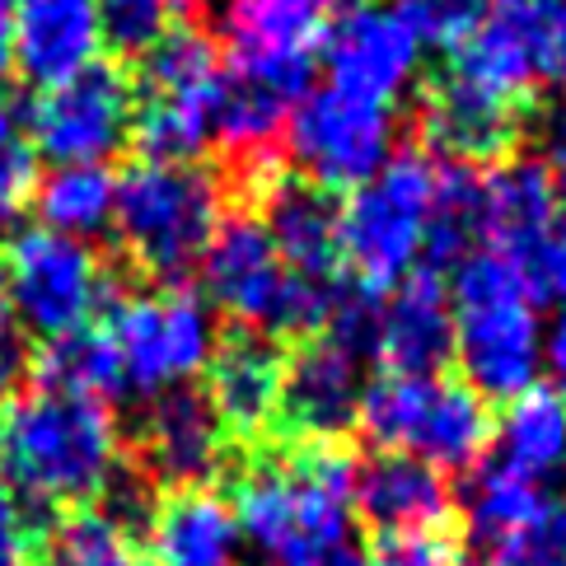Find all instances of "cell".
<instances>
[{
  "instance_id": "5b68a950",
  "label": "cell",
  "mask_w": 566,
  "mask_h": 566,
  "mask_svg": "<svg viewBox=\"0 0 566 566\" xmlns=\"http://www.w3.org/2000/svg\"><path fill=\"white\" fill-rule=\"evenodd\" d=\"M226 216L220 184L197 165L140 159L117 178L113 234L140 272L159 281L188 276Z\"/></svg>"
},
{
  "instance_id": "74e56055",
  "label": "cell",
  "mask_w": 566,
  "mask_h": 566,
  "mask_svg": "<svg viewBox=\"0 0 566 566\" xmlns=\"http://www.w3.org/2000/svg\"><path fill=\"white\" fill-rule=\"evenodd\" d=\"M24 342L14 333V314H10V300H6V272H0V394L14 389V379L24 375Z\"/></svg>"
},
{
  "instance_id": "5bb4252c",
  "label": "cell",
  "mask_w": 566,
  "mask_h": 566,
  "mask_svg": "<svg viewBox=\"0 0 566 566\" xmlns=\"http://www.w3.org/2000/svg\"><path fill=\"white\" fill-rule=\"evenodd\" d=\"M366 389V356L328 333H314L281 366L272 427H281V436L295 444H337L360 421Z\"/></svg>"
},
{
  "instance_id": "7bdbcfd3",
  "label": "cell",
  "mask_w": 566,
  "mask_h": 566,
  "mask_svg": "<svg viewBox=\"0 0 566 566\" xmlns=\"http://www.w3.org/2000/svg\"><path fill=\"white\" fill-rule=\"evenodd\" d=\"M0 71H10V0H0Z\"/></svg>"
},
{
  "instance_id": "30bf717a",
  "label": "cell",
  "mask_w": 566,
  "mask_h": 566,
  "mask_svg": "<svg viewBox=\"0 0 566 566\" xmlns=\"http://www.w3.org/2000/svg\"><path fill=\"white\" fill-rule=\"evenodd\" d=\"M0 272H6V300L14 323H24L43 342L90 328L113 291L104 258L85 239L56 234L43 226L10 239Z\"/></svg>"
},
{
  "instance_id": "f1b7e54d",
  "label": "cell",
  "mask_w": 566,
  "mask_h": 566,
  "mask_svg": "<svg viewBox=\"0 0 566 566\" xmlns=\"http://www.w3.org/2000/svg\"><path fill=\"white\" fill-rule=\"evenodd\" d=\"M33 379L43 389H62V394H85V398H113L123 394V375H117V356L108 347L104 328H80L56 342H43V356L33 366Z\"/></svg>"
},
{
  "instance_id": "9a60e30c",
  "label": "cell",
  "mask_w": 566,
  "mask_h": 566,
  "mask_svg": "<svg viewBox=\"0 0 566 566\" xmlns=\"http://www.w3.org/2000/svg\"><path fill=\"white\" fill-rule=\"evenodd\" d=\"M323 33V0H220V62L230 71L310 85Z\"/></svg>"
},
{
  "instance_id": "ab89813d",
  "label": "cell",
  "mask_w": 566,
  "mask_h": 566,
  "mask_svg": "<svg viewBox=\"0 0 566 566\" xmlns=\"http://www.w3.org/2000/svg\"><path fill=\"white\" fill-rule=\"evenodd\" d=\"M548 174L557 184V197L566 201V104L553 113V123H548Z\"/></svg>"
},
{
  "instance_id": "4dcf8cb0",
  "label": "cell",
  "mask_w": 566,
  "mask_h": 566,
  "mask_svg": "<svg viewBox=\"0 0 566 566\" xmlns=\"http://www.w3.org/2000/svg\"><path fill=\"white\" fill-rule=\"evenodd\" d=\"M192 0H98V24H104V43L117 52H146L159 33L188 14Z\"/></svg>"
},
{
  "instance_id": "f35d334b",
  "label": "cell",
  "mask_w": 566,
  "mask_h": 566,
  "mask_svg": "<svg viewBox=\"0 0 566 566\" xmlns=\"http://www.w3.org/2000/svg\"><path fill=\"white\" fill-rule=\"evenodd\" d=\"M543 375L553 379V394L566 398V305L557 310L553 328L543 333Z\"/></svg>"
},
{
  "instance_id": "b9f144b4",
  "label": "cell",
  "mask_w": 566,
  "mask_h": 566,
  "mask_svg": "<svg viewBox=\"0 0 566 566\" xmlns=\"http://www.w3.org/2000/svg\"><path fill=\"white\" fill-rule=\"evenodd\" d=\"M19 150H29V146H24V123H19L10 94L0 90V159H10V155H19Z\"/></svg>"
},
{
  "instance_id": "1f68e13d",
  "label": "cell",
  "mask_w": 566,
  "mask_h": 566,
  "mask_svg": "<svg viewBox=\"0 0 566 566\" xmlns=\"http://www.w3.org/2000/svg\"><path fill=\"white\" fill-rule=\"evenodd\" d=\"M496 0H398V14L412 24L421 48H459Z\"/></svg>"
},
{
  "instance_id": "ffe728a7",
  "label": "cell",
  "mask_w": 566,
  "mask_h": 566,
  "mask_svg": "<svg viewBox=\"0 0 566 566\" xmlns=\"http://www.w3.org/2000/svg\"><path fill=\"white\" fill-rule=\"evenodd\" d=\"M226 427L197 389L159 394L140 417V454L165 488H207L226 463Z\"/></svg>"
},
{
  "instance_id": "3957f363",
  "label": "cell",
  "mask_w": 566,
  "mask_h": 566,
  "mask_svg": "<svg viewBox=\"0 0 566 566\" xmlns=\"http://www.w3.org/2000/svg\"><path fill=\"white\" fill-rule=\"evenodd\" d=\"M454 366L482 402H511L538 389L543 318L520 272L496 249H473L454 262Z\"/></svg>"
},
{
  "instance_id": "d6986e66",
  "label": "cell",
  "mask_w": 566,
  "mask_h": 566,
  "mask_svg": "<svg viewBox=\"0 0 566 566\" xmlns=\"http://www.w3.org/2000/svg\"><path fill=\"white\" fill-rule=\"evenodd\" d=\"M524 127V113L511 98L463 80L459 71H444L427 90L421 104V136L431 140V150L450 155L454 165H492L515 150Z\"/></svg>"
},
{
  "instance_id": "f6af8a7d",
  "label": "cell",
  "mask_w": 566,
  "mask_h": 566,
  "mask_svg": "<svg viewBox=\"0 0 566 566\" xmlns=\"http://www.w3.org/2000/svg\"><path fill=\"white\" fill-rule=\"evenodd\" d=\"M0 469H6V412H0Z\"/></svg>"
},
{
  "instance_id": "603a6c76",
  "label": "cell",
  "mask_w": 566,
  "mask_h": 566,
  "mask_svg": "<svg viewBox=\"0 0 566 566\" xmlns=\"http://www.w3.org/2000/svg\"><path fill=\"white\" fill-rule=\"evenodd\" d=\"M281 366L286 356L272 337L239 328L234 337H220L207 360V402L220 417L226 436L258 440L276 421L281 398Z\"/></svg>"
},
{
  "instance_id": "e575fe53",
  "label": "cell",
  "mask_w": 566,
  "mask_h": 566,
  "mask_svg": "<svg viewBox=\"0 0 566 566\" xmlns=\"http://www.w3.org/2000/svg\"><path fill=\"white\" fill-rule=\"evenodd\" d=\"M370 566H459V548H454V538H444L440 530L436 534H394L375 548Z\"/></svg>"
},
{
  "instance_id": "484cf974",
  "label": "cell",
  "mask_w": 566,
  "mask_h": 566,
  "mask_svg": "<svg viewBox=\"0 0 566 566\" xmlns=\"http://www.w3.org/2000/svg\"><path fill=\"white\" fill-rule=\"evenodd\" d=\"M29 197L43 230L90 239L98 230H113L117 178L104 165H52L43 178H33Z\"/></svg>"
},
{
  "instance_id": "d6a6232c",
  "label": "cell",
  "mask_w": 566,
  "mask_h": 566,
  "mask_svg": "<svg viewBox=\"0 0 566 566\" xmlns=\"http://www.w3.org/2000/svg\"><path fill=\"white\" fill-rule=\"evenodd\" d=\"M505 262L520 272L534 305H566V220L543 239H534V244H524L520 253H511Z\"/></svg>"
},
{
  "instance_id": "2e32d148",
  "label": "cell",
  "mask_w": 566,
  "mask_h": 566,
  "mask_svg": "<svg viewBox=\"0 0 566 566\" xmlns=\"http://www.w3.org/2000/svg\"><path fill=\"white\" fill-rule=\"evenodd\" d=\"M323 62H328L333 90L370 98L389 108L394 98L412 85L421 66V38L412 24L384 6H356L337 19V29L323 33Z\"/></svg>"
},
{
  "instance_id": "4316f807",
  "label": "cell",
  "mask_w": 566,
  "mask_h": 566,
  "mask_svg": "<svg viewBox=\"0 0 566 566\" xmlns=\"http://www.w3.org/2000/svg\"><path fill=\"white\" fill-rule=\"evenodd\" d=\"M548 505L553 501L538 482L501 469V463H488V469L473 473L469 492H463V520H469V534L482 543V548L501 553L505 543L530 530Z\"/></svg>"
},
{
  "instance_id": "d4e9b609",
  "label": "cell",
  "mask_w": 566,
  "mask_h": 566,
  "mask_svg": "<svg viewBox=\"0 0 566 566\" xmlns=\"http://www.w3.org/2000/svg\"><path fill=\"white\" fill-rule=\"evenodd\" d=\"M496 463L530 482H548L566 473V398L553 389H530L505 402L501 421H492Z\"/></svg>"
},
{
  "instance_id": "ee69618b",
  "label": "cell",
  "mask_w": 566,
  "mask_h": 566,
  "mask_svg": "<svg viewBox=\"0 0 566 566\" xmlns=\"http://www.w3.org/2000/svg\"><path fill=\"white\" fill-rule=\"evenodd\" d=\"M337 6V10H356V6H366V0H323V10Z\"/></svg>"
},
{
  "instance_id": "836d02e7",
  "label": "cell",
  "mask_w": 566,
  "mask_h": 566,
  "mask_svg": "<svg viewBox=\"0 0 566 566\" xmlns=\"http://www.w3.org/2000/svg\"><path fill=\"white\" fill-rule=\"evenodd\" d=\"M496 566H566V505H548L530 530L496 553Z\"/></svg>"
},
{
  "instance_id": "52a82bcc",
  "label": "cell",
  "mask_w": 566,
  "mask_h": 566,
  "mask_svg": "<svg viewBox=\"0 0 566 566\" xmlns=\"http://www.w3.org/2000/svg\"><path fill=\"white\" fill-rule=\"evenodd\" d=\"M360 431L384 454H412L431 469H478L492 444V412L463 379L450 375H384L360 402Z\"/></svg>"
},
{
  "instance_id": "ba28073f",
  "label": "cell",
  "mask_w": 566,
  "mask_h": 566,
  "mask_svg": "<svg viewBox=\"0 0 566 566\" xmlns=\"http://www.w3.org/2000/svg\"><path fill=\"white\" fill-rule=\"evenodd\" d=\"M436 197V165L421 150H402L375 178L352 188L342 207V262L356 286L389 295L417 272L427 253V220Z\"/></svg>"
},
{
  "instance_id": "7402d4cb",
  "label": "cell",
  "mask_w": 566,
  "mask_h": 566,
  "mask_svg": "<svg viewBox=\"0 0 566 566\" xmlns=\"http://www.w3.org/2000/svg\"><path fill=\"white\" fill-rule=\"evenodd\" d=\"M375 360L389 375H440L454 360V310L440 272H412L384 295Z\"/></svg>"
},
{
  "instance_id": "277c9868",
  "label": "cell",
  "mask_w": 566,
  "mask_h": 566,
  "mask_svg": "<svg viewBox=\"0 0 566 566\" xmlns=\"http://www.w3.org/2000/svg\"><path fill=\"white\" fill-rule=\"evenodd\" d=\"M201 281H207V305L230 314L239 328L262 337H314L328 328L337 305V276H310L286 268L276 253L268 226L253 211L220 216L207 253H201Z\"/></svg>"
},
{
  "instance_id": "83f0119b",
  "label": "cell",
  "mask_w": 566,
  "mask_h": 566,
  "mask_svg": "<svg viewBox=\"0 0 566 566\" xmlns=\"http://www.w3.org/2000/svg\"><path fill=\"white\" fill-rule=\"evenodd\" d=\"M473 249H482V169L473 165H440L436 197L427 220V272L454 268Z\"/></svg>"
},
{
  "instance_id": "44dd1931",
  "label": "cell",
  "mask_w": 566,
  "mask_h": 566,
  "mask_svg": "<svg viewBox=\"0 0 566 566\" xmlns=\"http://www.w3.org/2000/svg\"><path fill=\"white\" fill-rule=\"evenodd\" d=\"M352 511L375 534H436L454 515V488L440 469L412 454H375L352 478Z\"/></svg>"
},
{
  "instance_id": "d590c367",
  "label": "cell",
  "mask_w": 566,
  "mask_h": 566,
  "mask_svg": "<svg viewBox=\"0 0 566 566\" xmlns=\"http://www.w3.org/2000/svg\"><path fill=\"white\" fill-rule=\"evenodd\" d=\"M38 548L33 515L10 488H0V566H29Z\"/></svg>"
},
{
  "instance_id": "8992f818",
  "label": "cell",
  "mask_w": 566,
  "mask_h": 566,
  "mask_svg": "<svg viewBox=\"0 0 566 566\" xmlns=\"http://www.w3.org/2000/svg\"><path fill=\"white\" fill-rule=\"evenodd\" d=\"M220 48L216 38L178 19L155 43L140 52L136 85V117L132 136L146 159L165 165H192V155L216 136V98H220Z\"/></svg>"
},
{
  "instance_id": "8fae6325",
  "label": "cell",
  "mask_w": 566,
  "mask_h": 566,
  "mask_svg": "<svg viewBox=\"0 0 566 566\" xmlns=\"http://www.w3.org/2000/svg\"><path fill=\"white\" fill-rule=\"evenodd\" d=\"M450 71L511 104L538 85H566V0H496L454 48Z\"/></svg>"
},
{
  "instance_id": "6da1fadb",
  "label": "cell",
  "mask_w": 566,
  "mask_h": 566,
  "mask_svg": "<svg viewBox=\"0 0 566 566\" xmlns=\"http://www.w3.org/2000/svg\"><path fill=\"white\" fill-rule=\"evenodd\" d=\"M352 478L356 463L337 444H295L286 454L253 459L230 501L239 538H249L268 566H291L356 538Z\"/></svg>"
},
{
  "instance_id": "cb8c5ba5",
  "label": "cell",
  "mask_w": 566,
  "mask_h": 566,
  "mask_svg": "<svg viewBox=\"0 0 566 566\" xmlns=\"http://www.w3.org/2000/svg\"><path fill=\"white\" fill-rule=\"evenodd\" d=\"M146 524L155 566H234L244 543L234 505L211 488H169Z\"/></svg>"
},
{
  "instance_id": "7a4b0ae2",
  "label": "cell",
  "mask_w": 566,
  "mask_h": 566,
  "mask_svg": "<svg viewBox=\"0 0 566 566\" xmlns=\"http://www.w3.org/2000/svg\"><path fill=\"white\" fill-rule=\"evenodd\" d=\"M6 473L19 496L90 505L123 473V431L104 398L38 389L6 417Z\"/></svg>"
},
{
  "instance_id": "60d3db41",
  "label": "cell",
  "mask_w": 566,
  "mask_h": 566,
  "mask_svg": "<svg viewBox=\"0 0 566 566\" xmlns=\"http://www.w3.org/2000/svg\"><path fill=\"white\" fill-rule=\"evenodd\" d=\"M291 566H370V557H366V548H360L356 538H347V543H333V548H323V553L300 557Z\"/></svg>"
},
{
  "instance_id": "9c48e42d",
  "label": "cell",
  "mask_w": 566,
  "mask_h": 566,
  "mask_svg": "<svg viewBox=\"0 0 566 566\" xmlns=\"http://www.w3.org/2000/svg\"><path fill=\"white\" fill-rule=\"evenodd\" d=\"M104 337L117 356L123 389L140 398H159L207 370L216 352V314L201 295L184 286L136 291L108 310Z\"/></svg>"
},
{
  "instance_id": "4fadbf2b",
  "label": "cell",
  "mask_w": 566,
  "mask_h": 566,
  "mask_svg": "<svg viewBox=\"0 0 566 566\" xmlns=\"http://www.w3.org/2000/svg\"><path fill=\"white\" fill-rule=\"evenodd\" d=\"M136 117V85L123 66L94 62L33 98L29 108V150L48 165H104L123 150Z\"/></svg>"
},
{
  "instance_id": "f546056e",
  "label": "cell",
  "mask_w": 566,
  "mask_h": 566,
  "mask_svg": "<svg viewBox=\"0 0 566 566\" xmlns=\"http://www.w3.org/2000/svg\"><path fill=\"white\" fill-rule=\"evenodd\" d=\"M48 566H146V553L117 511L75 505L48 538Z\"/></svg>"
},
{
  "instance_id": "7c38bea8",
  "label": "cell",
  "mask_w": 566,
  "mask_h": 566,
  "mask_svg": "<svg viewBox=\"0 0 566 566\" xmlns=\"http://www.w3.org/2000/svg\"><path fill=\"white\" fill-rule=\"evenodd\" d=\"M394 108L342 90H310L286 123V150L323 192H352L394 159Z\"/></svg>"
},
{
  "instance_id": "e0dca14e",
  "label": "cell",
  "mask_w": 566,
  "mask_h": 566,
  "mask_svg": "<svg viewBox=\"0 0 566 566\" xmlns=\"http://www.w3.org/2000/svg\"><path fill=\"white\" fill-rule=\"evenodd\" d=\"M249 184L258 192V220L268 226L286 268L310 276H337L342 262V207L333 192L314 188L310 178L281 174L272 159H253Z\"/></svg>"
},
{
  "instance_id": "ac0fdd59",
  "label": "cell",
  "mask_w": 566,
  "mask_h": 566,
  "mask_svg": "<svg viewBox=\"0 0 566 566\" xmlns=\"http://www.w3.org/2000/svg\"><path fill=\"white\" fill-rule=\"evenodd\" d=\"M98 48H104L98 0H14L10 66L33 90H52L94 66Z\"/></svg>"
},
{
  "instance_id": "8d00e7d4",
  "label": "cell",
  "mask_w": 566,
  "mask_h": 566,
  "mask_svg": "<svg viewBox=\"0 0 566 566\" xmlns=\"http://www.w3.org/2000/svg\"><path fill=\"white\" fill-rule=\"evenodd\" d=\"M29 192H33V159H29V150L0 159V234L14 226V216L29 201Z\"/></svg>"
}]
</instances>
